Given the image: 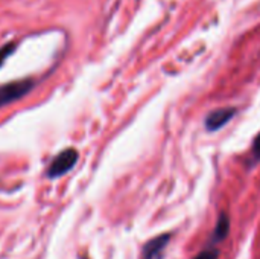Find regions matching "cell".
Returning a JSON list of instances; mask_svg holds the SVG:
<instances>
[{
  "label": "cell",
  "mask_w": 260,
  "mask_h": 259,
  "mask_svg": "<svg viewBox=\"0 0 260 259\" xmlns=\"http://www.w3.org/2000/svg\"><path fill=\"white\" fill-rule=\"evenodd\" d=\"M78 159H79V154L75 148H66L58 156H55L50 166L46 171V176L50 180L66 176L69 171H72L75 168V165L78 163Z\"/></svg>",
  "instance_id": "1"
},
{
  "label": "cell",
  "mask_w": 260,
  "mask_h": 259,
  "mask_svg": "<svg viewBox=\"0 0 260 259\" xmlns=\"http://www.w3.org/2000/svg\"><path fill=\"white\" fill-rule=\"evenodd\" d=\"M34 89L32 79H18L0 85V108L21 99Z\"/></svg>",
  "instance_id": "2"
},
{
  "label": "cell",
  "mask_w": 260,
  "mask_h": 259,
  "mask_svg": "<svg viewBox=\"0 0 260 259\" xmlns=\"http://www.w3.org/2000/svg\"><path fill=\"white\" fill-rule=\"evenodd\" d=\"M238 114V108L235 107H225V108H216L210 111L204 119V127L207 131H218L224 128L235 116Z\"/></svg>",
  "instance_id": "3"
},
{
  "label": "cell",
  "mask_w": 260,
  "mask_h": 259,
  "mask_svg": "<svg viewBox=\"0 0 260 259\" xmlns=\"http://www.w3.org/2000/svg\"><path fill=\"white\" fill-rule=\"evenodd\" d=\"M172 240L171 234H161L143 246L142 259H163V252L166 250L169 241Z\"/></svg>",
  "instance_id": "4"
},
{
  "label": "cell",
  "mask_w": 260,
  "mask_h": 259,
  "mask_svg": "<svg viewBox=\"0 0 260 259\" xmlns=\"http://www.w3.org/2000/svg\"><path fill=\"white\" fill-rule=\"evenodd\" d=\"M229 232H230V218L225 212H221L218 217L216 226L213 229V234H212V244L215 246V244L224 241L227 238Z\"/></svg>",
  "instance_id": "5"
},
{
  "label": "cell",
  "mask_w": 260,
  "mask_h": 259,
  "mask_svg": "<svg viewBox=\"0 0 260 259\" xmlns=\"http://www.w3.org/2000/svg\"><path fill=\"white\" fill-rule=\"evenodd\" d=\"M260 162V133L256 136V139L253 140V145H251V154H250V160H248V165L250 166H254Z\"/></svg>",
  "instance_id": "6"
},
{
  "label": "cell",
  "mask_w": 260,
  "mask_h": 259,
  "mask_svg": "<svg viewBox=\"0 0 260 259\" xmlns=\"http://www.w3.org/2000/svg\"><path fill=\"white\" fill-rule=\"evenodd\" d=\"M14 49H15V44H14V43H8V44H5L3 47H0V67H2V64L6 61V58L14 52Z\"/></svg>",
  "instance_id": "7"
},
{
  "label": "cell",
  "mask_w": 260,
  "mask_h": 259,
  "mask_svg": "<svg viewBox=\"0 0 260 259\" xmlns=\"http://www.w3.org/2000/svg\"><path fill=\"white\" fill-rule=\"evenodd\" d=\"M219 258V250L218 249H207L204 252H201L200 255H197L195 259H218Z\"/></svg>",
  "instance_id": "8"
}]
</instances>
